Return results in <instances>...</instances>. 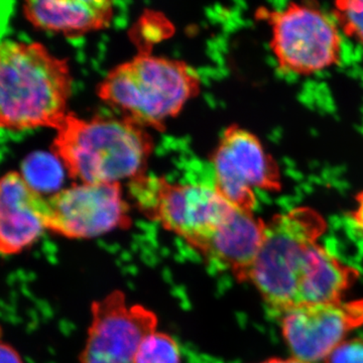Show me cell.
<instances>
[{"mask_svg": "<svg viewBox=\"0 0 363 363\" xmlns=\"http://www.w3.org/2000/svg\"><path fill=\"white\" fill-rule=\"evenodd\" d=\"M154 147L147 128L128 117L82 118L70 112L51 150L79 184H121L147 174Z\"/></svg>", "mask_w": 363, "mask_h": 363, "instance_id": "cell-1", "label": "cell"}, {"mask_svg": "<svg viewBox=\"0 0 363 363\" xmlns=\"http://www.w3.org/2000/svg\"><path fill=\"white\" fill-rule=\"evenodd\" d=\"M72 84L68 61L44 45L0 40V128L58 130L70 113Z\"/></svg>", "mask_w": 363, "mask_h": 363, "instance_id": "cell-2", "label": "cell"}, {"mask_svg": "<svg viewBox=\"0 0 363 363\" xmlns=\"http://www.w3.org/2000/svg\"><path fill=\"white\" fill-rule=\"evenodd\" d=\"M201 84L186 62L143 52L114 67L98 84L97 95L143 128L162 130L200 94Z\"/></svg>", "mask_w": 363, "mask_h": 363, "instance_id": "cell-3", "label": "cell"}, {"mask_svg": "<svg viewBox=\"0 0 363 363\" xmlns=\"http://www.w3.org/2000/svg\"><path fill=\"white\" fill-rule=\"evenodd\" d=\"M326 230L324 217L310 207L295 208L267 222L247 283L269 308L284 314L297 307L298 285L310 252Z\"/></svg>", "mask_w": 363, "mask_h": 363, "instance_id": "cell-4", "label": "cell"}, {"mask_svg": "<svg viewBox=\"0 0 363 363\" xmlns=\"http://www.w3.org/2000/svg\"><path fill=\"white\" fill-rule=\"evenodd\" d=\"M128 186L131 198L145 216L194 250L238 210L214 186L173 183L147 173Z\"/></svg>", "mask_w": 363, "mask_h": 363, "instance_id": "cell-5", "label": "cell"}, {"mask_svg": "<svg viewBox=\"0 0 363 363\" xmlns=\"http://www.w3.org/2000/svg\"><path fill=\"white\" fill-rule=\"evenodd\" d=\"M257 16L269 25V47L284 74L309 77L340 64L342 33L320 7L292 2L274 11L259 9Z\"/></svg>", "mask_w": 363, "mask_h": 363, "instance_id": "cell-6", "label": "cell"}, {"mask_svg": "<svg viewBox=\"0 0 363 363\" xmlns=\"http://www.w3.org/2000/svg\"><path fill=\"white\" fill-rule=\"evenodd\" d=\"M214 188L241 211L257 206L255 189L277 193L283 189L278 162L252 131L231 124L222 133L211 157Z\"/></svg>", "mask_w": 363, "mask_h": 363, "instance_id": "cell-7", "label": "cell"}, {"mask_svg": "<svg viewBox=\"0 0 363 363\" xmlns=\"http://www.w3.org/2000/svg\"><path fill=\"white\" fill-rule=\"evenodd\" d=\"M45 229L70 240H91L133 224L123 189L116 184H76L45 197Z\"/></svg>", "mask_w": 363, "mask_h": 363, "instance_id": "cell-8", "label": "cell"}, {"mask_svg": "<svg viewBox=\"0 0 363 363\" xmlns=\"http://www.w3.org/2000/svg\"><path fill=\"white\" fill-rule=\"evenodd\" d=\"M91 321L80 363H135L143 339L156 331V313L112 291L91 305Z\"/></svg>", "mask_w": 363, "mask_h": 363, "instance_id": "cell-9", "label": "cell"}, {"mask_svg": "<svg viewBox=\"0 0 363 363\" xmlns=\"http://www.w3.org/2000/svg\"><path fill=\"white\" fill-rule=\"evenodd\" d=\"M363 325V298L298 306L284 313L281 334L293 357L314 363L328 357Z\"/></svg>", "mask_w": 363, "mask_h": 363, "instance_id": "cell-10", "label": "cell"}, {"mask_svg": "<svg viewBox=\"0 0 363 363\" xmlns=\"http://www.w3.org/2000/svg\"><path fill=\"white\" fill-rule=\"evenodd\" d=\"M45 197L21 173L0 178V253L23 252L39 240L45 230Z\"/></svg>", "mask_w": 363, "mask_h": 363, "instance_id": "cell-11", "label": "cell"}, {"mask_svg": "<svg viewBox=\"0 0 363 363\" xmlns=\"http://www.w3.org/2000/svg\"><path fill=\"white\" fill-rule=\"evenodd\" d=\"M266 225L253 212L238 209L195 250L208 262L230 272L238 281L247 283Z\"/></svg>", "mask_w": 363, "mask_h": 363, "instance_id": "cell-12", "label": "cell"}, {"mask_svg": "<svg viewBox=\"0 0 363 363\" xmlns=\"http://www.w3.org/2000/svg\"><path fill=\"white\" fill-rule=\"evenodd\" d=\"M26 20L45 32L82 37L111 25L114 4L109 0H43L23 4Z\"/></svg>", "mask_w": 363, "mask_h": 363, "instance_id": "cell-13", "label": "cell"}, {"mask_svg": "<svg viewBox=\"0 0 363 363\" xmlns=\"http://www.w3.org/2000/svg\"><path fill=\"white\" fill-rule=\"evenodd\" d=\"M359 277L354 267L343 264L317 243L310 252L298 291V306L338 302ZM296 308V307H295Z\"/></svg>", "mask_w": 363, "mask_h": 363, "instance_id": "cell-14", "label": "cell"}, {"mask_svg": "<svg viewBox=\"0 0 363 363\" xmlns=\"http://www.w3.org/2000/svg\"><path fill=\"white\" fill-rule=\"evenodd\" d=\"M63 164L58 157L47 152H35L26 157L21 176L40 195L55 194L63 181Z\"/></svg>", "mask_w": 363, "mask_h": 363, "instance_id": "cell-15", "label": "cell"}, {"mask_svg": "<svg viewBox=\"0 0 363 363\" xmlns=\"http://www.w3.org/2000/svg\"><path fill=\"white\" fill-rule=\"evenodd\" d=\"M135 363H182L180 345L171 334L157 329L140 343Z\"/></svg>", "mask_w": 363, "mask_h": 363, "instance_id": "cell-16", "label": "cell"}, {"mask_svg": "<svg viewBox=\"0 0 363 363\" xmlns=\"http://www.w3.org/2000/svg\"><path fill=\"white\" fill-rule=\"evenodd\" d=\"M332 16L341 33L363 47V0H339Z\"/></svg>", "mask_w": 363, "mask_h": 363, "instance_id": "cell-17", "label": "cell"}, {"mask_svg": "<svg viewBox=\"0 0 363 363\" xmlns=\"http://www.w3.org/2000/svg\"><path fill=\"white\" fill-rule=\"evenodd\" d=\"M324 363H363V338L345 339L323 360Z\"/></svg>", "mask_w": 363, "mask_h": 363, "instance_id": "cell-18", "label": "cell"}, {"mask_svg": "<svg viewBox=\"0 0 363 363\" xmlns=\"http://www.w3.org/2000/svg\"><path fill=\"white\" fill-rule=\"evenodd\" d=\"M355 203L357 206L350 213L351 220L355 227L363 233V190L355 196Z\"/></svg>", "mask_w": 363, "mask_h": 363, "instance_id": "cell-19", "label": "cell"}, {"mask_svg": "<svg viewBox=\"0 0 363 363\" xmlns=\"http://www.w3.org/2000/svg\"><path fill=\"white\" fill-rule=\"evenodd\" d=\"M0 363H23L20 355L6 344L0 343Z\"/></svg>", "mask_w": 363, "mask_h": 363, "instance_id": "cell-20", "label": "cell"}, {"mask_svg": "<svg viewBox=\"0 0 363 363\" xmlns=\"http://www.w3.org/2000/svg\"><path fill=\"white\" fill-rule=\"evenodd\" d=\"M259 363H308L303 362V360L298 359L296 357L290 358H269V359L264 360V362Z\"/></svg>", "mask_w": 363, "mask_h": 363, "instance_id": "cell-21", "label": "cell"}]
</instances>
